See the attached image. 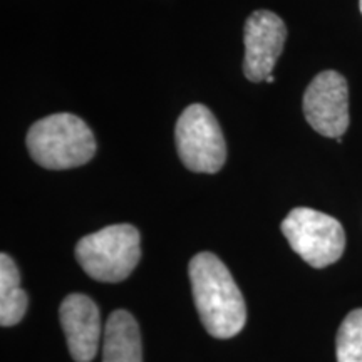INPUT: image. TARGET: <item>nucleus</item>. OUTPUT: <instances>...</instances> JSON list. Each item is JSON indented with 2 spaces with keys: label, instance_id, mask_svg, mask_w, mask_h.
<instances>
[{
  "label": "nucleus",
  "instance_id": "f257e3e1",
  "mask_svg": "<svg viewBox=\"0 0 362 362\" xmlns=\"http://www.w3.org/2000/svg\"><path fill=\"white\" fill-rule=\"evenodd\" d=\"M189 280L206 332L216 339L237 336L247 322V305L223 262L210 252L198 253L189 262Z\"/></svg>",
  "mask_w": 362,
  "mask_h": 362
},
{
  "label": "nucleus",
  "instance_id": "f03ea898",
  "mask_svg": "<svg viewBox=\"0 0 362 362\" xmlns=\"http://www.w3.org/2000/svg\"><path fill=\"white\" fill-rule=\"evenodd\" d=\"M27 149L47 170L78 168L96 155V139L83 119L69 112L42 117L27 133Z\"/></svg>",
  "mask_w": 362,
  "mask_h": 362
},
{
  "label": "nucleus",
  "instance_id": "7ed1b4c3",
  "mask_svg": "<svg viewBox=\"0 0 362 362\" xmlns=\"http://www.w3.org/2000/svg\"><path fill=\"white\" fill-rule=\"evenodd\" d=\"M76 259L90 279L123 282L141 259V237L129 223L110 225L81 238L76 245Z\"/></svg>",
  "mask_w": 362,
  "mask_h": 362
},
{
  "label": "nucleus",
  "instance_id": "20e7f679",
  "mask_svg": "<svg viewBox=\"0 0 362 362\" xmlns=\"http://www.w3.org/2000/svg\"><path fill=\"white\" fill-rule=\"evenodd\" d=\"M280 230L298 253L314 269H324L341 259L346 248V233L334 216L314 208H293Z\"/></svg>",
  "mask_w": 362,
  "mask_h": 362
},
{
  "label": "nucleus",
  "instance_id": "39448f33",
  "mask_svg": "<svg viewBox=\"0 0 362 362\" xmlns=\"http://www.w3.org/2000/svg\"><path fill=\"white\" fill-rule=\"evenodd\" d=\"M180 160L194 173H216L223 168L226 144L214 112L192 104L181 112L175 129Z\"/></svg>",
  "mask_w": 362,
  "mask_h": 362
},
{
  "label": "nucleus",
  "instance_id": "423d86ee",
  "mask_svg": "<svg viewBox=\"0 0 362 362\" xmlns=\"http://www.w3.org/2000/svg\"><path fill=\"white\" fill-rule=\"evenodd\" d=\"M307 123L325 138H341L349 128V89L336 71L317 74L304 94Z\"/></svg>",
  "mask_w": 362,
  "mask_h": 362
},
{
  "label": "nucleus",
  "instance_id": "0eeeda50",
  "mask_svg": "<svg viewBox=\"0 0 362 362\" xmlns=\"http://www.w3.org/2000/svg\"><path fill=\"white\" fill-rule=\"evenodd\" d=\"M287 39V27L277 13L257 11L245 22L243 72L252 83H262L274 71Z\"/></svg>",
  "mask_w": 362,
  "mask_h": 362
},
{
  "label": "nucleus",
  "instance_id": "6e6552de",
  "mask_svg": "<svg viewBox=\"0 0 362 362\" xmlns=\"http://www.w3.org/2000/svg\"><path fill=\"white\" fill-rule=\"evenodd\" d=\"M67 347L76 362H90L96 357L101 339V312L96 302L84 293H71L59 309Z\"/></svg>",
  "mask_w": 362,
  "mask_h": 362
},
{
  "label": "nucleus",
  "instance_id": "1a4fd4ad",
  "mask_svg": "<svg viewBox=\"0 0 362 362\" xmlns=\"http://www.w3.org/2000/svg\"><path fill=\"white\" fill-rule=\"evenodd\" d=\"M103 362H143L141 332L128 310H115L104 325Z\"/></svg>",
  "mask_w": 362,
  "mask_h": 362
},
{
  "label": "nucleus",
  "instance_id": "9d476101",
  "mask_svg": "<svg viewBox=\"0 0 362 362\" xmlns=\"http://www.w3.org/2000/svg\"><path fill=\"white\" fill-rule=\"evenodd\" d=\"M29 297L21 287V274L7 253L0 255V325L12 327L24 319Z\"/></svg>",
  "mask_w": 362,
  "mask_h": 362
},
{
  "label": "nucleus",
  "instance_id": "9b49d317",
  "mask_svg": "<svg viewBox=\"0 0 362 362\" xmlns=\"http://www.w3.org/2000/svg\"><path fill=\"white\" fill-rule=\"evenodd\" d=\"M337 362H362V309L347 314L336 339Z\"/></svg>",
  "mask_w": 362,
  "mask_h": 362
},
{
  "label": "nucleus",
  "instance_id": "f8f14e48",
  "mask_svg": "<svg viewBox=\"0 0 362 362\" xmlns=\"http://www.w3.org/2000/svg\"><path fill=\"white\" fill-rule=\"evenodd\" d=\"M265 81H267V83H274V76H272V74H270V76H269V78H267Z\"/></svg>",
  "mask_w": 362,
  "mask_h": 362
},
{
  "label": "nucleus",
  "instance_id": "ddd939ff",
  "mask_svg": "<svg viewBox=\"0 0 362 362\" xmlns=\"http://www.w3.org/2000/svg\"><path fill=\"white\" fill-rule=\"evenodd\" d=\"M359 7H361V12H362V0H359Z\"/></svg>",
  "mask_w": 362,
  "mask_h": 362
}]
</instances>
